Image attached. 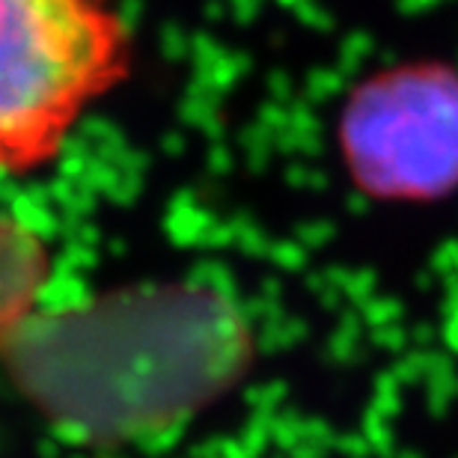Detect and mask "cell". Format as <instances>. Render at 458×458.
Returning <instances> with one entry per match:
<instances>
[{
	"mask_svg": "<svg viewBox=\"0 0 458 458\" xmlns=\"http://www.w3.org/2000/svg\"><path fill=\"white\" fill-rule=\"evenodd\" d=\"M45 277V250L33 235L0 224V334L13 331L30 310Z\"/></svg>",
	"mask_w": 458,
	"mask_h": 458,
	"instance_id": "cell-3",
	"label": "cell"
},
{
	"mask_svg": "<svg viewBox=\"0 0 458 458\" xmlns=\"http://www.w3.org/2000/svg\"><path fill=\"white\" fill-rule=\"evenodd\" d=\"M340 149L357 188L372 197L458 191V69L420 63L363 81L343 107Z\"/></svg>",
	"mask_w": 458,
	"mask_h": 458,
	"instance_id": "cell-2",
	"label": "cell"
},
{
	"mask_svg": "<svg viewBox=\"0 0 458 458\" xmlns=\"http://www.w3.org/2000/svg\"><path fill=\"white\" fill-rule=\"evenodd\" d=\"M125 63V27L102 0H0V173L54 161Z\"/></svg>",
	"mask_w": 458,
	"mask_h": 458,
	"instance_id": "cell-1",
	"label": "cell"
}]
</instances>
